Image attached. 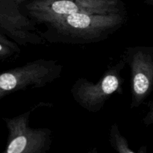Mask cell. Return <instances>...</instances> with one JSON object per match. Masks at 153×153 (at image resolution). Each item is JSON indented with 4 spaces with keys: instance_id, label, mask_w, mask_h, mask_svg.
Listing matches in <instances>:
<instances>
[{
    "instance_id": "cell-3",
    "label": "cell",
    "mask_w": 153,
    "mask_h": 153,
    "mask_svg": "<svg viewBox=\"0 0 153 153\" xmlns=\"http://www.w3.org/2000/svg\"><path fill=\"white\" fill-rule=\"evenodd\" d=\"M63 69L56 60L40 58L0 73V100L17 91L48 86L61 77Z\"/></svg>"
},
{
    "instance_id": "cell-9",
    "label": "cell",
    "mask_w": 153,
    "mask_h": 153,
    "mask_svg": "<svg viewBox=\"0 0 153 153\" xmlns=\"http://www.w3.org/2000/svg\"><path fill=\"white\" fill-rule=\"evenodd\" d=\"M22 52L20 46L0 32V61H9L15 60Z\"/></svg>"
},
{
    "instance_id": "cell-7",
    "label": "cell",
    "mask_w": 153,
    "mask_h": 153,
    "mask_svg": "<svg viewBox=\"0 0 153 153\" xmlns=\"http://www.w3.org/2000/svg\"><path fill=\"white\" fill-rule=\"evenodd\" d=\"M0 32L20 46L46 43L37 31V24L22 11L20 6L8 0H0Z\"/></svg>"
},
{
    "instance_id": "cell-10",
    "label": "cell",
    "mask_w": 153,
    "mask_h": 153,
    "mask_svg": "<svg viewBox=\"0 0 153 153\" xmlns=\"http://www.w3.org/2000/svg\"><path fill=\"white\" fill-rule=\"evenodd\" d=\"M148 111L146 112V116L143 117V122L146 126H149L153 123V102L149 100L147 104Z\"/></svg>"
},
{
    "instance_id": "cell-12",
    "label": "cell",
    "mask_w": 153,
    "mask_h": 153,
    "mask_svg": "<svg viewBox=\"0 0 153 153\" xmlns=\"http://www.w3.org/2000/svg\"><path fill=\"white\" fill-rule=\"evenodd\" d=\"M88 153H100V152H99L98 149H97V147H94L92 148V149H90V150L88 152Z\"/></svg>"
},
{
    "instance_id": "cell-5",
    "label": "cell",
    "mask_w": 153,
    "mask_h": 153,
    "mask_svg": "<svg viewBox=\"0 0 153 153\" xmlns=\"http://www.w3.org/2000/svg\"><path fill=\"white\" fill-rule=\"evenodd\" d=\"M52 105L40 102L13 117L3 118L7 127V140L1 153H47L52 143V131L49 128H31L32 112L38 108Z\"/></svg>"
},
{
    "instance_id": "cell-6",
    "label": "cell",
    "mask_w": 153,
    "mask_h": 153,
    "mask_svg": "<svg viewBox=\"0 0 153 153\" xmlns=\"http://www.w3.org/2000/svg\"><path fill=\"white\" fill-rule=\"evenodd\" d=\"M121 58L131 72L130 108H137L152 92L153 46H128L124 49Z\"/></svg>"
},
{
    "instance_id": "cell-11",
    "label": "cell",
    "mask_w": 153,
    "mask_h": 153,
    "mask_svg": "<svg viewBox=\"0 0 153 153\" xmlns=\"http://www.w3.org/2000/svg\"><path fill=\"white\" fill-rule=\"evenodd\" d=\"M8 1H13V2L16 3L17 5L20 6V7H21V5H22L23 3H25L26 1H28V0H8Z\"/></svg>"
},
{
    "instance_id": "cell-13",
    "label": "cell",
    "mask_w": 153,
    "mask_h": 153,
    "mask_svg": "<svg viewBox=\"0 0 153 153\" xmlns=\"http://www.w3.org/2000/svg\"><path fill=\"white\" fill-rule=\"evenodd\" d=\"M143 1H144V2L146 3V4H148V5H153V0H143Z\"/></svg>"
},
{
    "instance_id": "cell-8",
    "label": "cell",
    "mask_w": 153,
    "mask_h": 153,
    "mask_svg": "<svg viewBox=\"0 0 153 153\" xmlns=\"http://www.w3.org/2000/svg\"><path fill=\"white\" fill-rule=\"evenodd\" d=\"M108 141L112 148L117 153H147L146 146H141L137 152H134L130 148L128 140L125 136L123 135L119 126L116 123L112 124L109 129Z\"/></svg>"
},
{
    "instance_id": "cell-2",
    "label": "cell",
    "mask_w": 153,
    "mask_h": 153,
    "mask_svg": "<svg viewBox=\"0 0 153 153\" xmlns=\"http://www.w3.org/2000/svg\"><path fill=\"white\" fill-rule=\"evenodd\" d=\"M24 13L36 24L48 23L75 13H126L123 0H31Z\"/></svg>"
},
{
    "instance_id": "cell-1",
    "label": "cell",
    "mask_w": 153,
    "mask_h": 153,
    "mask_svg": "<svg viewBox=\"0 0 153 153\" xmlns=\"http://www.w3.org/2000/svg\"><path fill=\"white\" fill-rule=\"evenodd\" d=\"M127 12L75 13L46 24L39 32L46 42L67 44H89L105 40L126 24Z\"/></svg>"
},
{
    "instance_id": "cell-4",
    "label": "cell",
    "mask_w": 153,
    "mask_h": 153,
    "mask_svg": "<svg viewBox=\"0 0 153 153\" xmlns=\"http://www.w3.org/2000/svg\"><path fill=\"white\" fill-rule=\"evenodd\" d=\"M126 65L120 58L116 64L108 67L97 83L90 82L86 78H79L70 89L73 100L88 112H100L111 96L123 93L124 79L121 72Z\"/></svg>"
}]
</instances>
